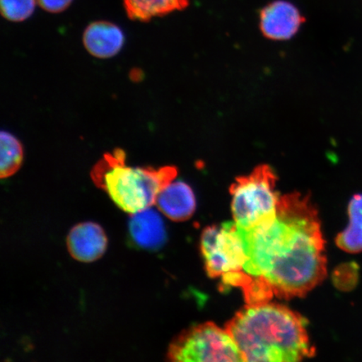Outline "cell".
<instances>
[{
    "label": "cell",
    "mask_w": 362,
    "mask_h": 362,
    "mask_svg": "<svg viewBox=\"0 0 362 362\" xmlns=\"http://www.w3.org/2000/svg\"><path fill=\"white\" fill-rule=\"evenodd\" d=\"M238 228L247 257L241 288L247 305L305 296L327 277L318 211L308 194H284L274 218Z\"/></svg>",
    "instance_id": "cell-1"
},
{
    "label": "cell",
    "mask_w": 362,
    "mask_h": 362,
    "mask_svg": "<svg viewBox=\"0 0 362 362\" xmlns=\"http://www.w3.org/2000/svg\"><path fill=\"white\" fill-rule=\"evenodd\" d=\"M304 317L283 305H247L226 325L244 361H300L315 355Z\"/></svg>",
    "instance_id": "cell-2"
},
{
    "label": "cell",
    "mask_w": 362,
    "mask_h": 362,
    "mask_svg": "<svg viewBox=\"0 0 362 362\" xmlns=\"http://www.w3.org/2000/svg\"><path fill=\"white\" fill-rule=\"evenodd\" d=\"M175 166L132 167L126 165V153L115 148L94 165L90 177L120 209L129 214L156 205L163 189L174 181Z\"/></svg>",
    "instance_id": "cell-3"
},
{
    "label": "cell",
    "mask_w": 362,
    "mask_h": 362,
    "mask_svg": "<svg viewBox=\"0 0 362 362\" xmlns=\"http://www.w3.org/2000/svg\"><path fill=\"white\" fill-rule=\"evenodd\" d=\"M277 175L268 165L256 167L230 185L232 211L239 228H251L277 214L280 194L276 189Z\"/></svg>",
    "instance_id": "cell-4"
},
{
    "label": "cell",
    "mask_w": 362,
    "mask_h": 362,
    "mask_svg": "<svg viewBox=\"0 0 362 362\" xmlns=\"http://www.w3.org/2000/svg\"><path fill=\"white\" fill-rule=\"evenodd\" d=\"M201 250L209 277L220 278L223 288H236L247 257L235 221L204 229Z\"/></svg>",
    "instance_id": "cell-5"
},
{
    "label": "cell",
    "mask_w": 362,
    "mask_h": 362,
    "mask_svg": "<svg viewBox=\"0 0 362 362\" xmlns=\"http://www.w3.org/2000/svg\"><path fill=\"white\" fill-rule=\"evenodd\" d=\"M167 358L176 362L244 361L228 330L211 322L181 332L170 343Z\"/></svg>",
    "instance_id": "cell-6"
},
{
    "label": "cell",
    "mask_w": 362,
    "mask_h": 362,
    "mask_svg": "<svg viewBox=\"0 0 362 362\" xmlns=\"http://www.w3.org/2000/svg\"><path fill=\"white\" fill-rule=\"evenodd\" d=\"M305 21L300 11L284 0L270 3L260 13L262 33L274 40L292 38Z\"/></svg>",
    "instance_id": "cell-7"
},
{
    "label": "cell",
    "mask_w": 362,
    "mask_h": 362,
    "mask_svg": "<svg viewBox=\"0 0 362 362\" xmlns=\"http://www.w3.org/2000/svg\"><path fill=\"white\" fill-rule=\"evenodd\" d=\"M66 245L74 259L92 262L100 259L106 252L107 238L102 226L88 221L71 228L67 236Z\"/></svg>",
    "instance_id": "cell-8"
},
{
    "label": "cell",
    "mask_w": 362,
    "mask_h": 362,
    "mask_svg": "<svg viewBox=\"0 0 362 362\" xmlns=\"http://www.w3.org/2000/svg\"><path fill=\"white\" fill-rule=\"evenodd\" d=\"M129 229L136 245L146 250H158L166 242L164 221L151 207L131 214Z\"/></svg>",
    "instance_id": "cell-9"
},
{
    "label": "cell",
    "mask_w": 362,
    "mask_h": 362,
    "mask_svg": "<svg viewBox=\"0 0 362 362\" xmlns=\"http://www.w3.org/2000/svg\"><path fill=\"white\" fill-rule=\"evenodd\" d=\"M124 43L123 31L111 22H93L84 31V47L90 55L97 58L107 59L116 56Z\"/></svg>",
    "instance_id": "cell-10"
},
{
    "label": "cell",
    "mask_w": 362,
    "mask_h": 362,
    "mask_svg": "<svg viewBox=\"0 0 362 362\" xmlns=\"http://www.w3.org/2000/svg\"><path fill=\"white\" fill-rule=\"evenodd\" d=\"M156 205L174 221H185L193 216L197 202L192 189L183 181H172L158 194Z\"/></svg>",
    "instance_id": "cell-11"
},
{
    "label": "cell",
    "mask_w": 362,
    "mask_h": 362,
    "mask_svg": "<svg viewBox=\"0 0 362 362\" xmlns=\"http://www.w3.org/2000/svg\"><path fill=\"white\" fill-rule=\"evenodd\" d=\"M189 0H124V6L130 20L149 21L156 17L182 11Z\"/></svg>",
    "instance_id": "cell-12"
},
{
    "label": "cell",
    "mask_w": 362,
    "mask_h": 362,
    "mask_svg": "<svg viewBox=\"0 0 362 362\" xmlns=\"http://www.w3.org/2000/svg\"><path fill=\"white\" fill-rule=\"evenodd\" d=\"M348 214L350 224L338 235L337 245L346 252L358 253L362 252V194H355L352 197Z\"/></svg>",
    "instance_id": "cell-13"
},
{
    "label": "cell",
    "mask_w": 362,
    "mask_h": 362,
    "mask_svg": "<svg viewBox=\"0 0 362 362\" xmlns=\"http://www.w3.org/2000/svg\"><path fill=\"white\" fill-rule=\"evenodd\" d=\"M1 144V164H0V176L2 179L11 177L21 168L24 157L22 144L20 140L8 132L0 135Z\"/></svg>",
    "instance_id": "cell-14"
},
{
    "label": "cell",
    "mask_w": 362,
    "mask_h": 362,
    "mask_svg": "<svg viewBox=\"0 0 362 362\" xmlns=\"http://www.w3.org/2000/svg\"><path fill=\"white\" fill-rule=\"evenodd\" d=\"M37 0H0L2 16L7 21H24L35 11Z\"/></svg>",
    "instance_id": "cell-15"
},
{
    "label": "cell",
    "mask_w": 362,
    "mask_h": 362,
    "mask_svg": "<svg viewBox=\"0 0 362 362\" xmlns=\"http://www.w3.org/2000/svg\"><path fill=\"white\" fill-rule=\"evenodd\" d=\"M358 266L354 262L343 264L336 271L333 275V280L336 286L341 291H351L354 288L358 281Z\"/></svg>",
    "instance_id": "cell-16"
},
{
    "label": "cell",
    "mask_w": 362,
    "mask_h": 362,
    "mask_svg": "<svg viewBox=\"0 0 362 362\" xmlns=\"http://www.w3.org/2000/svg\"><path fill=\"white\" fill-rule=\"evenodd\" d=\"M74 0H37L39 6L49 13H61L66 10Z\"/></svg>",
    "instance_id": "cell-17"
}]
</instances>
